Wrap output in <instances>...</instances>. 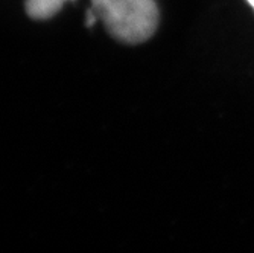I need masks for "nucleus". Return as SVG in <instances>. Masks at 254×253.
<instances>
[{
  "label": "nucleus",
  "mask_w": 254,
  "mask_h": 253,
  "mask_svg": "<svg viewBox=\"0 0 254 253\" xmlns=\"http://www.w3.org/2000/svg\"><path fill=\"white\" fill-rule=\"evenodd\" d=\"M248 2H250V3H251V6L254 8V0H248Z\"/></svg>",
  "instance_id": "4"
},
{
  "label": "nucleus",
  "mask_w": 254,
  "mask_h": 253,
  "mask_svg": "<svg viewBox=\"0 0 254 253\" xmlns=\"http://www.w3.org/2000/svg\"><path fill=\"white\" fill-rule=\"evenodd\" d=\"M70 0H26V11L32 18L44 20L55 15Z\"/></svg>",
  "instance_id": "2"
},
{
  "label": "nucleus",
  "mask_w": 254,
  "mask_h": 253,
  "mask_svg": "<svg viewBox=\"0 0 254 253\" xmlns=\"http://www.w3.org/2000/svg\"><path fill=\"white\" fill-rule=\"evenodd\" d=\"M96 20H98V15H96V12H95V9L91 8L90 11H87V17H85V26L87 28H91L96 23Z\"/></svg>",
  "instance_id": "3"
},
{
  "label": "nucleus",
  "mask_w": 254,
  "mask_h": 253,
  "mask_svg": "<svg viewBox=\"0 0 254 253\" xmlns=\"http://www.w3.org/2000/svg\"><path fill=\"white\" fill-rule=\"evenodd\" d=\"M108 32L124 43L137 44L152 37L158 25L154 0H91Z\"/></svg>",
  "instance_id": "1"
}]
</instances>
